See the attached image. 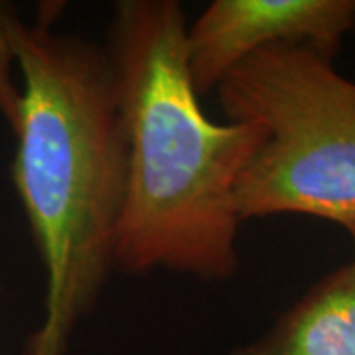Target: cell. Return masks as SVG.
<instances>
[{
  "instance_id": "obj_1",
  "label": "cell",
  "mask_w": 355,
  "mask_h": 355,
  "mask_svg": "<svg viewBox=\"0 0 355 355\" xmlns=\"http://www.w3.org/2000/svg\"><path fill=\"white\" fill-rule=\"evenodd\" d=\"M176 0H121L107 42L127 137V186L113 266L168 270L203 282L239 266L237 184L265 142L253 123H217L202 109L186 62Z\"/></svg>"
},
{
  "instance_id": "obj_2",
  "label": "cell",
  "mask_w": 355,
  "mask_h": 355,
  "mask_svg": "<svg viewBox=\"0 0 355 355\" xmlns=\"http://www.w3.org/2000/svg\"><path fill=\"white\" fill-rule=\"evenodd\" d=\"M22 76L12 178L46 272L44 318L24 355H65L113 266L127 137L105 46L8 14Z\"/></svg>"
},
{
  "instance_id": "obj_3",
  "label": "cell",
  "mask_w": 355,
  "mask_h": 355,
  "mask_svg": "<svg viewBox=\"0 0 355 355\" xmlns=\"http://www.w3.org/2000/svg\"><path fill=\"white\" fill-rule=\"evenodd\" d=\"M216 93L227 121L265 130L237 184L241 221L310 216L355 225V81L331 58L300 44L268 46Z\"/></svg>"
},
{
  "instance_id": "obj_4",
  "label": "cell",
  "mask_w": 355,
  "mask_h": 355,
  "mask_svg": "<svg viewBox=\"0 0 355 355\" xmlns=\"http://www.w3.org/2000/svg\"><path fill=\"white\" fill-rule=\"evenodd\" d=\"M355 32V0H214L186 28V62L202 97L254 51L310 46L334 60Z\"/></svg>"
},
{
  "instance_id": "obj_5",
  "label": "cell",
  "mask_w": 355,
  "mask_h": 355,
  "mask_svg": "<svg viewBox=\"0 0 355 355\" xmlns=\"http://www.w3.org/2000/svg\"><path fill=\"white\" fill-rule=\"evenodd\" d=\"M229 355H355V261L320 279L268 330Z\"/></svg>"
},
{
  "instance_id": "obj_6",
  "label": "cell",
  "mask_w": 355,
  "mask_h": 355,
  "mask_svg": "<svg viewBox=\"0 0 355 355\" xmlns=\"http://www.w3.org/2000/svg\"><path fill=\"white\" fill-rule=\"evenodd\" d=\"M8 12L0 6V113L10 123V127H16L18 113H20V99L22 89H16L12 81V62L14 53L8 38Z\"/></svg>"
},
{
  "instance_id": "obj_7",
  "label": "cell",
  "mask_w": 355,
  "mask_h": 355,
  "mask_svg": "<svg viewBox=\"0 0 355 355\" xmlns=\"http://www.w3.org/2000/svg\"><path fill=\"white\" fill-rule=\"evenodd\" d=\"M347 233H349V237H352V245H354V261H355V225L347 227Z\"/></svg>"
}]
</instances>
